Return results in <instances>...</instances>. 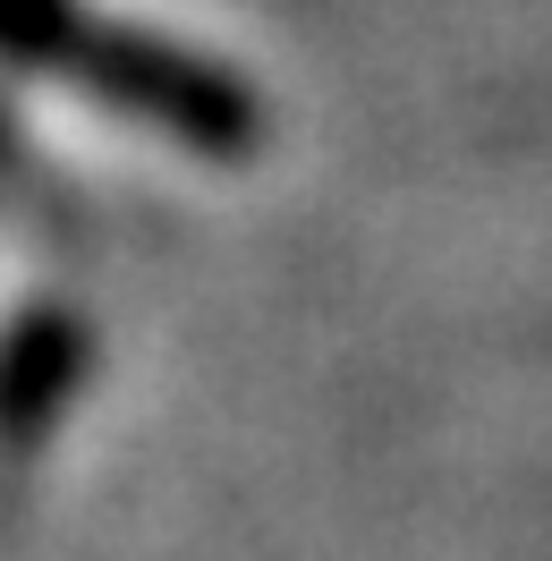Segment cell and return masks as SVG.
<instances>
[{
	"label": "cell",
	"mask_w": 552,
	"mask_h": 561,
	"mask_svg": "<svg viewBox=\"0 0 552 561\" xmlns=\"http://www.w3.org/2000/svg\"><path fill=\"white\" fill-rule=\"evenodd\" d=\"M0 51L43 60L60 77H85L94 94H111L119 111L162 119L187 145H246L255 137V111L221 69L187 60L171 43H145L128 26L94 18L85 0H0Z\"/></svg>",
	"instance_id": "6da1fadb"
}]
</instances>
